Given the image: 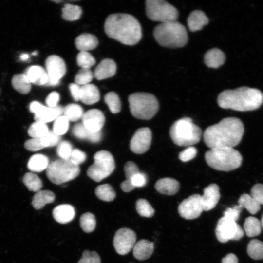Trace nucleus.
Instances as JSON below:
<instances>
[{
    "mask_svg": "<svg viewBox=\"0 0 263 263\" xmlns=\"http://www.w3.org/2000/svg\"><path fill=\"white\" fill-rule=\"evenodd\" d=\"M100 99V93L97 87L92 84H87L80 87L79 100L87 105L97 102Z\"/></svg>",
    "mask_w": 263,
    "mask_h": 263,
    "instance_id": "23",
    "label": "nucleus"
},
{
    "mask_svg": "<svg viewBox=\"0 0 263 263\" xmlns=\"http://www.w3.org/2000/svg\"><path fill=\"white\" fill-rule=\"evenodd\" d=\"M104 30L110 38L127 45L137 44L142 37L139 21L133 16L128 14L109 15L105 22Z\"/></svg>",
    "mask_w": 263,
    "mask_h": 263,
    "instance_id": "2",
    "label": "nucleus"
},
{
    "mask_svg": "<svg viewBox=\"0 0 263 263\" xmlns=\"http://www.w3.org/2000/svg\"><path fill=\"white\" fill-rule=\"evenodd\" d=\"M72 150L71 143L68 141H63L58 144L57 153L61 159H70Z\"/></svg>",
    "mask_w": 263,
    "mask_h": 263,
    "instance_id": "47",
    "label": "nucleus"
},
{
    "mask_svg": "<svg viewBox=\"0 0 263 263\" xmlns=\"http://www.w3.org/2000/svg\"><path fill=\"white\" fill-rule=\"evenodd\" d=\"M242 210V208L240 206L235 205L232 208H228L225 211L224 217L236 222L239 218Z\"/></svg>",
    "mask_w": 263,
    "mask_h": 263,
    "instance_id": "52",
    "label": "nucleus"
},
{
    "mask_svg": "<svg viewBox=\"0 0 263 263\" xmlns=\"http://www.w3.org/2000/svg\"><path fill=\"white\" fill-rule=\"evenodd\" d=\"M128 101L132 114L139 119H150L159 110L158 100L150 93L137 92L132 94L129 96Z\"/></svg>",
    "mask_w": 263,
    "mask_h": 263,
    "instance_id": "7",
    "label": "nucleus"
},
{
    "mask_svg": "<svg viewBox=\"0 0 263 263\" xmlns=\"http://www.w3.org/2000/svg\"><path fill=\"white\" fill-rule=\"evenodd\" d=\"M76 61L81 68L88 69H90L96 62L94 57L87 51H80L77 55Z\"/></svg>",
    "mask_w": 263,
    "mask_h": 263,
    "instance_id": "43",
    "label": "nucleus"
},
{
    "mask_svg": "<svg viewBox=\"0 0 263 263\" xmlns=\"http://www.w3.org/2000/svg\"><path fill=\"white\" fill-rule=\"evenodd\" d=\"M208 19L204 12L194 10L188 18L187 23L189 29L192 32L201 30L204 25L208 23Z\"/></svg>",
    "mask_w": 263,
    "mask_h": 263,
    "instance_id": "25",
    "label": "nucleus"
},
{
    "mask_svg": "<svg viewBox=\"0 0 263 263\" xmlns=\"http://www.w3.org/2000/svg\"><path fill=\"white\" fill-rule=\"evenodd\" d=\"M248 255L254 260L263 259V243L257 239L251 240L248 244Z\"/></svg>",
    "mask_w": 263,
    "mask_h": 263,
    "instance_id": "38",
    "label": "nucleus"
},
{
    "mask_svg": "<svg viewBox=\"0 0 263 263\" xmlns=\"http://www.w3.org/2000/svg\"><path fill=\"white\" fill-rule=\"evenodd\" d=\"M77 49L87 51L95 49L98 44L96 37L91 34L83 33L77 37L75 41Z\"/></svg>",
    "mask_w": 263,
    "mask_h": 263,
    "instance_id": "28",
    "label": "nucleus"
},
{
    "mask_svg": "<svg viewBox=\"0 0 263 263\" xmlns=\"http://www.w3.org/2000/svg\"><path fill=\"white\" fill-rule=\"evenodd\" d=\"M219 189V187L214 183L204 189V194L201 196L203 210L208 211L215 207L220 198Z\"/></svg>",
    "mask_w": 263,
    "mask_h": 263,
    "instance_id": "18",
    "label": "nucleus"
},
{
    "mask_svg": "<svg viewBox=\"0 0 263 263\" xmlns=\"http://www.w3.org/2000/svg\"><path fill=\"white\" fill-rule=\"evenodd\" d=\"M46 71L48 82L46 86H56L59 84L60 79L66 72L64 60L56 55H51L45 60Z\"/></svg>",
    "mask_w": 263,
    "mask_h": 263,
    "instance_id": "12",
    "label": "nucleus"
},
{
    "mask_svg": "<svg viewBox=\"0 0 263 263\" xmlns=\"http://www.w3.org/2000/svg\"><path fill=\"white\" fill-rule=\"evenodd\" d=\"M29 56L28 54L23 53L21 54L19 56V59L21 61H26L29 59Z\"/></svg>",
    "mask_w": 263,
    "mask_h": 263,
    "instance_id": "59",
    "label": "nucleus"
},
{
    "mask_svg": "<svg viewBox=\"0 0 263 263\" xmlns=\"http://www.w3.org/2000/svg\"><path fill=\"white\" fill-rule=\"evenodd\" d=\"M135 233L128 228H121L115 233L113 239V246L116 252L120 255H126L136 244Z\"/></svg>",
    "mask_w": 263,
    "mask_h": 263,
    "instance_id": "13",
    "label": "nucleus"
},
{
    "mask_svg": "<svg viewBox=\"0 0 263 263\" xmlns=\"http://www.w3.org/2000/svg\"><path fill=\"white\" fill-rule=\"evenodd\" d=\"M225 60L224 53L218 48L208 50L204 56V62L208 67L217 68L222 65Z\"/></svg>",
    "mask_w": 263,
    "mask_h": 263,
    "instance_id": "27",
    "label": "nucleus"
},
{
    "mask_svg": "<svg viewBox=\"0 0 263 263\" xmlns=\"http://www.w3.org/2000/svg\"><path fill=\"white\" fill-rule=\"evenodd\" d=\"M153 36L160 45L166 47H182L188 42V33L185 27L177 21L158 24L154 29Z\"/></svg>",
    "mask_w": 263,
    "mask_h": 263,
    "instance_id": "4",
    "label": "nucleus"
},
{
    "mask_svg": "<svg viewBox=\"0 0 263 263\" xmlns=\"http://www.w3.org/2000/svg\"><path fill=\"white\" fill-rule=\"evenodd\" d=\"M152 139L151 131L148 127L138 129L130 142L131 150L136 154H142L150 148Z\"/></svg>",
    "mask_w": 263,
    "mask_h": 263,
    "instance_id": "16",
    "label": "nucleus"
},
{
    "mask_svg": "<svg viewBox=\"0 0 263 263\" xmlns=\"http://www.w3.org/2000/svg\"><path fill=\"white\" fill-rule=\"evenodd\" d=\"M154 187L156 190L161 194L172 195L178 191L180 184L176 180L166 177L159 179Z\"/></svg>",
    "mask_w": 263,
    "mask_h": 263,
    "instance_id": "22",
    "label": "nucleus"
},
{
    "mask_svg": "<svg viewBox=\"0 0 263 263\" xmlns=\"http://www.w3.org/2000/svg\"><path fill=\"white\" fill-rule=\"evenodd\" d=\"M218 240L226 243L228 240H239L244 235V231L236 222L225 217L218 221L215 229Z\"/></svg>",
    "mask_w": 263,
    "mask_h": 263,
    "instance_id": "11",
    "label": "nucleus"
},
{
    "mask_svg": "<svg viewBox=\"0 0 263 263\" xmlns=\"http://www.w3.org/2000/svg\"><path fill=\"white\" fill-rule=\"evenodd\" d=\"M55 199L54 193L48 190H39L34 195L32 201V205L36 209H40L44 206L52 203Z\"/></svg>",
    "mask_w": 263,
    "mask_h": 263,
    "instance_id": "29",
    "label": "nucleus"
},
{
    "mask_svg": "<svg viewBox=\"0 0 263 263\" xmlns=\"http://www.w3.org/2000/svg\"><path fill=\"white\" fill-rule=\"evenodd\" d=\"M29 110L34 114L35 121L46 123L55 121L63 113L64 109L57 105L55 108H50L42 105L41 103L34 101L29 105Z\"/></svg>",
    "mask_w": 263,
    "mask_h": 263,
    "instance_id": "14",
    "label": "nucleus"
},
{
    "mask_svg": "<svg viewBox=\"0 0 263 263\" xmlns=\"http://www.w3.org/2000/svg\"><path fill=\"white\" fill-rule=\"evenodd\" d=\"M261 224L259 220L255 217L249 216L246 218L244 228L246 235L249 237L259 235L261 232Z\"/></svg>",
    "mask_w": 263,
    "mask_h": 263,
    "instance_id": "33",
    "label": "nucleus"
},
{
    "mask_svg": "<svg viewBox=\"0 0 263 263\" xmlns=\"http://www.w3.org/2000/svg\"><path fill=\"white\" fill-rule=\"evenodd\" d=\"M95 193L99 199L106 202L113 201L116 196L114 189L108 184L97 186L95 189Z\"/></svg>",
    "mask_w": 263,
    "mask_h": 263,
    "instance_id": "35",
    "label": "nucleus"
},
{
    "mask_svg": "<svg viewBox=\"0 0 263 263\" xmlns=\"http://www.w3.org/2000/svg\"><path fill=\"white\" fill-rule=\"evenodd\" d=\"M61 136L56 134L53 131H50L43 137L41 138L42 143L44 148L51 147L59 143Z\"/></svg>",
    "mask_w": 263,
    "mask_h": 263,
    "instance_id": "48",
    "label": "nucleus"
},
{
    "mask_svg": "<svg viewBox=\"0 0 263 263\" xmlns=\"http://www.w3.org/2000/svg\"><path fill=\"white\" fill-rule=\"evenodd\" d=\"M23 182L30 191L34 192L39 191L42 187V182L40 178L32 172L24 174Z\"/></svg>",
    "mask_w": 263,
    "mask_h": 263,
    "instance_id": "36",
    "label": "nucleus"
},
{
    "mask_svg": "<svg viewBox=\"0 0 263 263\" xmlns=\"http://www.w3.org/2000/svg\"><path fill=\"white\" fill-rule=\"evenodd\" d=\"M52 213L57 222L66 224L73 220L75 213L74 207L71 205L62 204L56 207Z\"/></svg>",
    "mask_w": 263,
    "mask_h": 263,
    "instance_id": "21",
    "label": "nucleus"
},
{
    "mask_svg": "<svg viewBox=\"0 0 263 263\" xmlns=\"http://www.w3.org/2000/svg\"><path fill=\"white\" fill-rule=\"evenodd\" d=\"M197 153V150L196 148L189 146L179 153V158L183 162H187L193 159Z\"/></svg>",
    "mask_w": 263,
    "mask_h": 263,
    "instance_id": "51",
    "label": "nucleus"
},
{
    "mask_svg": "<svg viewBox=\"0 0 263 263\" xmlns=\"http://www.w3.org/2000/svg\"><path fill=\"white\" fill-rule=\"evenodd\" d=\"M146 11L150 19L161 23L176 21L178 17L176 8L163 0H146Z\"/></svg>",
    "mask_w": 263,
    "mask_h": 263,
    "instance_id": "9",
    "label": "nucleus"
},
{
    "mask_svg": "<svg viewBox=\"0 0 263 263\" xmlns=\"http://www.w3.org/2000/svg\"><path fill=\"white\" fill-rule=\"evenodd\" d=\"M131 182L135 188L136 187H142L147 183V177L144 173L139 172L133 176Z\"/></svg>",
    "mask_w": 263,
    "mask_h": 263,
    "instance_id": "55",
    "label": "nucleus"
},
{
    "mask_svg": "<svg viewBox=\"0 0 263 263\" xmlns=\"http://www.w3.org/2000/svg\"><path fill=\"white\" fill-rule=\"evenodd\" d=\"M263 102L262 93L257 89L248 87L225 90L217 98L218 104L221 108L242 112L257 109Z\"/></svg>",
    "mask_w": 263,
    "mask_h": 263,
    "instance_id": "3",
    "label": "nucleus"
},
{
    "mask_svg": "<svg viewBox=\"0 0 263 263\" xmlns=\"http://www.w3.org/2000/svg\"><path fill=\"white\" fill-rule=\"evenodd\" d=\"M37 54V52L36 51L32 53V55L34 56L36 55Z\"/></svg>",
    "mask_w": 263,
    "mask_h": 263,
    "instance_id": "61",
    "label": "nucleus"
},
{
    "mask_svg": "<svg viewBox=\"0 0 263 263\" xmlns=\"http://www.w3.org/2000/svg\"><path fill=\"white\" fill-rule=\"evenodd\" d=\"M116 71V65L112 59L102 60L96 66L94 71V77L99 80L113 76Z\"/></svg>",
    "mask_w": 263,
    "mask_h": 263,
    "instance_id": "20",
    "label": "nucleus"
},
{
    "mask_svg": "<svg viewBox=\"0 0 263 263\" xmlns=\"http://www.w3.org/2000/svg\"><path fill=\"white\" fill-rule=\"evenodd\" d=\"M59 94L56 92L50 93L46 98L45 102L47 107L55 108L57 106L59 100Z\"/></svg>",
    "mask_w": 263,
    "mask_h": 263,
    "instance_id": "56",
    "label": "nucleus"
},
{
    "mask_svg": "<svg viewBox=\"0 0 263 263\" xmlns=\"http://www.w3.org/2000/svg\"><path fill=\"white\" fill-rule=\"evenodd\" d=\"M62 17L66 20L75 21L78 19L82 14V10L79 6L66 4L62 9Z\"/></svg>",
    "mask_w": 263,
    "mask_h": 263,
    "instance_id": "37",
    "label": "nucleus"
},
{
    "mask_svg": "<svg viewBox=\"0 0 263 263\" xmlns=\"http://www.w3.org/2000/svg\"><path fill=\"white\" fill-rule=\"evenodd\" d=\"M46 175L53 183L59 185L72 180L80 173L79 166L70 159H59L49 164Z\"/></svg>",
    "mask_w": 263,
    "mask_h": 263,
    "instance_id": "8",
    "label": "nucleus"
},
{
    "mask_svg": "<svg viewBox=\"0 0 263 263\" xmlns=\"http://www.w3.org/2000/svg\"><path fill=\"white\" fill-rule=\"evenodd\" d=\"M24 74L31 83L39 86H46L47 83L46 71L40 66H31L26 69Z\"/></svg>",
    "mask_w": 263,
    "mask_h": 263,
    "instance_id": "19",
    "label": "nucleus"
},
{
    "mask_svg": "<svg viewBox=\"0 0 263 263\" xmlns=\"http://www.w3.org/2000/svg\"><path fill=\"white\" fill-rule=\"evenodd\" d=\"M260 222H261V226L263 228V213L262 214V218H261V220Z\"/></svg>",
    "mask_w": 263,
    "mask_h": 263,
    "instance_id": "60",
    "label": "nucleus"
},
{
    "mask_svg": "<svg viewBox=\"0 0 263 263\" xmlns=\"http://www.w3.org/2000/svg\"><path fill=\"white\" fill-rule=\"evenodd\" d=\"M244 133L242 121L237 117H229L207 127L203 133V139L210 149L233 148L240 143Z\"/></svg>",
    "mask_w": 263,
    "mask_h": 263,
    "instance_id": "1",
    "label": "nucleus"
},
{
    "mask_svg": "<svg viewBox=\"0 0 263 263\" xmlns=\"http://www.w3.org/2000/svg\"><path fill=\"white\" fill-rule=\"evenodd\" d=\"M250 195L261 205H263V185L255 184L251 188Z\"/></svg>",
    "mask_w": 263,
    "mask_h": 263,
    "instance_id": "53",
    "label": "nucleus"
},
{
    "mask_svg": "<svg viewBox=\"0 0 263 263\" xmlns=\"http://www.w3.org/2000/svg\"><path fill=\"white\" fill-rule=\"evenodd\" d=\"M238 205L242 208H244L251 214H255L261 208V205L251 195L243 194L238 200Z\"/></svg>",
    "mask_w": 263,
    "mask_h": 263,
    "instance_id": "31",
    "label": "nucleus"
},
{
    "mask_svg": "<svg viewBox=\"0 0 263 263\" xmlns=\"http://www.w3.org/2000/svg\"><path fill=\"white\" fill-rule=\"evenodd\" d=\"M96 223L95 217L91 213H85L80 216V227L86 233H90L93 231L95 228Z\"/></svg>",
    "mask_w": 263,
    "mask_h": 263,
    "instance_id": "40",
    "label": "nucleus"
},
{
    "mask_svg": "<svg viewBox=\"0 0 263 263\" xmlns=\"http://www.w3.org/2000/svg\"><path fill=\"white\" fill-rule=\"evenodd\" d=\"M53 1H54L55 2H58L59 3V2H61V0H54Z\"/></svg>",
    "mask_w": 263,
    "mask_h": 263,
    "instance_id": "62",
    "label": "nucleus"
},
{
    "mask_svg": "<svg viewBox=\"0 0 263 263\" xmlns=\"http://www.w3.org/2000/svg\"><path fill=\"white\" fill-rule=\"evenodd\" d=\"M25 148L30 151H37L44 148L41 138H31L24 143Z\"/></svg>",
    "mask_w": 263,
    "mask_h": 263,
    "instance_id": "50",
    "label": "nucleus"
},
{
    "mask_svg": "<svg viewBox=\"0 0 263 263\" xmlns=\"http://www.w3.org/2000/svg\"><path fill=\"white\" fill-rule=\"evenodd\" d=\"M82 123L91 132L101 131L105 122L103 113L96 109H91L84 113L82 117Z\"/></svg>",
    "mask_w": 263,
    "mask_h": 263,
    "instance_id": "17",
    "label": "nucleus"
},
{
    "mask_svg": "<svg viewBox=\"0 0 263 263\" xmlns=\"http://www.w3.org/2000/svg\"><path fill=\"white\" fill-rule=\"evenodd\" d=\"M205 160L211 168L220 171H229L240 167L243 158L233 148L211 149L205 154Z\"/></svg>",
    "mask_w": 263,
    "mask_h": 263,
    "instance_id": "5",
    "label": "nucleus"
},
{
    "mask_svg": "<svg viewBox=\"0 0 263 263\" xmlns=\"http://www.w3.org/2000/svg\"><path fill=\"white\" fill-rule=\"evenodd\" d=\"M136 209L142 217H152L154 214V209L149 202L144 199H139L136 201Z\"/></svg>",
    "mask_w": 263,
    "mask_h": 263,
    "instance_id": "42",
    "label": "nucleus"
},
{
    "mask_svg": "<svg viewBox=\"0 0 263 263\" xmlns=\"http://www.w3.org/2000/svg\"><path fill=\"white\" fill-rule=\"evenodd\" d=\"M80 87L76 83H71L69 85V89L73 99L75 101L79 100Z\"/></svg>",
    "mask_w": 263,
    "mask_h": 263,
    "instance_id": "57",
    "label": "nucleus"
},
{
    "mask_svg": "<svg viewBox=\"0 0 263 263\" xmlns=\"http://www.w3.org/2000/svg\"><path fill=\"white\" fill-rule=\"evenodd\" d=\"M133 249L134 257L137 260L143 261L150 258L154 250L152 242L142 239L137 242Z\"/></svg>",
    "mask_w": 263,
    "mask_h": 263,
    "instance_id": "24",
    "label": "nucleus"
},
{
    "mask_svg": "<svg viewBox=\"0 0 263 263\" xmlns=\"http://www.w3.org/2000/svg\"><path fill=\"white\" fill-rule=\"evenodd\" d=\"M222 263H238V259L234 254L229 253L223 258Z\"/></svg>",
    "mask_w": 263,
    "mask_h": 263,
    "instance_id": "58",
    "label": "nucleus"
},
{
    "mask_svg": "<svg viewBox=\"0 0 263 263\" xmlns=\"http://www.w3.org/2000/svg\"><path fill=\"white\" fill-rule=\"evenodd\" d=\"M203 211L201 195L194 194L184 199L178 206L180 215L188 220L198 217Z\"/></svg>",
    "mask_w": 263,
    "mask_h": 263,
    "instance_id": "15",
    "label": "nucleus"
},
{
    "mask_svg": "<svg viewBox=\"0 0 263 263\" xmlns=\"http://www.w3.org/2000/svg\"><path fill=\"white\" fill-rule=\"evenodd\" d=\"M49 131L46 123L35 121L29 127L28 133L32 138H41L45 136Z\"/></svg>",
    "mask_w": 263,
    "mask_h": 263,
    "instance_id": "34",
    "label": "nucleus"
},
{
    "mask_svg": "<svg viewBox=\"0 0 263 263\" xmlns=\"http://www.w3.org/2000/svg\"><path fill=\"white\" fill-rule=\"evenodd\" d=\"M94 161L87 169V175L95 182H100L109 176L114 170L115 162L108 151L100 150L94 155Z\"/></svg>",
    "mask_w": 263,
    "mask_h": 263,
    "instance_id": "10",
    "label": "nucleus"
},
{
    "mask_svg": "<svg viewBox=\"0 0 263 263\" xmlns=\"http://www.w3.org/2000/svg\"><path fill=\"white\" fill-rule=\"evenodd\" d=\"M49 165V160L47 156L42 154L32 155L27 163L28 169L33 172H39L47 169Z\"/></svg>",
    "mask_w": 263,
    "mask_h": 263,
    "instance_id": "30",
    "label": "nucleus"
},
{
    "mask_svg": "<svg viewBox=\"0 0 263 263\" xmlns=\"http://www.w3.org/2000/svg\"><path fill=\"white\" fill-rule=\"evenodd\" d=\"M11 82L13 88L21 94H27L31 90V83L24 74L15 75Z\"/></svg>",
    "mask_w": 263,
    "mask_h": 263,
    "instance_id": "32",
    "label": "nucleus"
},
{
    "mask_svg": "<svg viewBox=\"0 0 263 263\" xmlns=\"http://www.w3.org/2000/svg\"><path fill=\"white\" fill-rule=\"evenodd\" d=\"M63 113L69 121H76L81 118L84 114L82 108L76 104L67 105L63 110Z\"/></svg>",
    "mask_w": 263,
    "mask_h": 263,
    "instance_id": "39",
    "label": "nucleus"
},
{
    "mask_svg": "<svg viewBox=\"0 0 263 263\" xmlns=\"http://www.w3.org/2000/svg\"><path fill=\"white\" fill-rule=\"evenodd\" d=\"M69 122L66 116L60 115L54 121L53 131L59 136L64 134L68 130Z\"/></svg>",
    "mask_w": 263,
    "mask_h": 263,
    "instance_id": "44",
    "label": "nucleus"
},
{
    "mask_svg": "<svg viewBox=\"0 0 263 263\" xmlns=\"http://www.w3.org/2000/svg\"><path fill=\"white\" fill-rule=\"evenodd\" d=\"M169 135L176 145L189 147L200 141L202 132L201 128L193 123L191 118L184 117L173 123Z\"/></svg>",
    "mask_w": 263,
    "mask_h": 263,
    "instance_id": "6",
    "label": "nucleus"
},
{
    "mask_svg": "<svg viewBox=\"0 0 263 263\" xmlns=\"http://www.w3.org/2000/svg\"><path fill=\"white\" fill-rule=\"evenodd\" d=\"M124 171L126 180L124 182L134 188L131 181L133 176L139 172L137 166L132 161L127 162L124 166Z\"/></svg>",
    "mask_w": 263,
    "mask_h": 263,
    "instance_id": "46",
    "label": "nucleus"
},
{
    "mask_svg": "<svg viewBox=\"0 0 263 263\" xmlns=\"http://www.w3.org/2000/svg\"><path fill=\"white\" fill-rule=\"evenodd\" d=\"M94 75L90 69L81 68L75 77V83L84 85L90 83L93 78Z\"/></svg>",
    "mask_w": 263,
    "mask_h": 263,
    "instance_id": "45",
    "label": "nucleus"
},
{
    "mask_svg": "<svg viewBox=\"0 0 263 263\" xmlns=\"http://www.w3.org/2000/svg\"><path fill=\"white\" fill-rule=\"evenodd\" d=\"M77 263H101V259L96 252L85 250Z\"/></svg>",
    "mask_w": 263,
    "mask_h": 263,
    "instance_id": "49",
    "label": "nucleus"
},
{
    "mask_svg": "<svg viewBox=\"0 0 263 263\" xmlns=\"http://www.w3.org/2000/svg\"><path fill=\"white\" fill-rule=\"evenodd\" d=\"M104 101L112 113H116L120 112L121 102L116 93L114 92L107 93L104 96Z\"/></svg>",
    "mask_w": 263,
    "mask_h": 263,
    "instance_id": "41",
    "label": "nucleus"
},
{
    "mask_svg": "<svg viewBox=\"0 0 263 263\" xmlns=\"http://www.w3.org/2000/svg\"><path fill=\"white\" fill-rule=\"evenodd\" d=\"M86 159V154L77 149L72 150L70 159L75 164L79 165L84 162Z\"/></svg>",
    "mask_w": 263,
    "mask_h": 263,
    "instance_id": "54",
    "label": "nucleus"
},
{
    "mask_svg": "<svg viewBox=\"0 0 263 263\" xmlns=\"http://www.w3.org/2000/svg\"><path fill=\"white\" fill-rule=\"evenodd\" d=\"M72 133L80 139H87L93 143L99 142L101 139V131L91 132L89 131L82 123L76 124L73 128Z\"/></svg>",
    "mask_w": 263,
    "mask_h": 263,
    "instance_id": "26",
    "label": "nucleus"
}]
</instances>
